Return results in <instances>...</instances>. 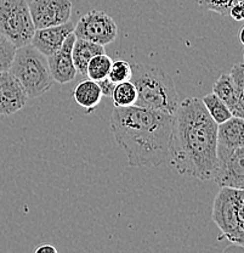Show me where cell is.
Returning <instances> with one entry per match:
<instances>
[{
	"label": "cell",
	"instance_id": "5bb4252c",
	"mask_svg": "<svg viewBox=\"0 0 244 253\" xmlns=\"http://www.w3.org/2000/svg\"><path fill=\"white\" fill-rule=\"evenodd\" d=\"M73 97L79 106L85 109L86 115H89L99 106L102 99V94L98 82L93 81V79H85L75 86L74 91H73Z\"/></svg>",
	"mask_w": 244,
	"mask_h": 253
},
{
	"label": "cell",
	"instance_id": "4fadbf2b",
	"mask_svg": "<svg viewBox=\"0 0 244 253\" xmlns=\"http://www.w3.org/2000/svg\"><path fill=\"white\" fill-rule=\"evenodd\" d=\"M244 122L241 117H231L226 122L217 125L216 145L224 146H244Z\"/></svg>",
	"mask_w": 244,
	"mask_h": 253
},
{
	"label": "cell",
	"instance_id": "5b68a950",
	"mask_svg": "<svg viewBox=\"0 0 244 253\" xmlns=\"http://www.w3.org/2000/svg\"><path fill=\"white\" fill-rule=\"evenodd\" d=\"M244 191L222 186L212 205L211 219L221 231L219 240L227 239L236 246H244Z\"/></svg>",
	"mask_w": 244,
	"mask_h": 253
},
{
	"label": "cell",
	"instance_id": "9c48e42d",
	"mask_svg": "<svg viewBox=\"0 0 244 253\" xmlns=\"http://www.w3.org/2000/svg\"><path fill=\"white\" fill-rule=\"evenodd\" d=\"M28 6L35 30L64 25L72 16L70 0H32Z\"/></svg>",
	"mask_w": 244,
	"mask_h": 253
},
{
	"label": "cell",
	"instance_id": "44dd1931",
	"mask_svg": "<svg viewBox=\"0 0 244 253\" xmlns=\"http://www.w3.org/2000/svg\"><path fill=\"white\" fill-rule=\"evenodd\" d=\"M232 81L233 89H235L236 97L238 102L244 105V65L243 62H237L232 66L231 72L228 73Z\"/></svg>",
	"mask_w": 244,
	"mask_h": 253
},
{
	"label": "cell",
	"instance_id": "277c9868",
	"mask_svg": "<svg viewBox=\"0 0 244 253\" xmlns=\"http://www.w3.org/2000/svg\"><path fill=\"white\" fill-rule=\"evenodd\" d=\"M10 72L22 84L28 99L41 96L54 84L48 65V57L36 50L32 44L17 47L10 66Z\"/></svg>",
	"mask_w": 244,
	"mask_h": 253
},
{
	"label": "cell",
	"instance_id": "7402d4cb",
	"mask_svg": "<svg viewBox=\"0 0 244 253\" xmlns=\"http://www.w3.org/2000/svg\"><path fill=\"white\" fill-rule=\"evenodd\" d=\"M107 77L115 84L130 81L131 65L128 61H125V60H118V61L112 62L111 70H109Z\"/></svg>",
	"mask_w": 244,
	"mask_h": 253
},
{
	"label": "cell",
	"instance_id": "83f0119b",
	"mask_svg": "<svg viewBox=\"0 0 244 253\" xmlns=\"http://www.w3.org/2000/svg\"><path fill=\"white\" fill-rule=\"evenodd\" d=\"M240 1H243V0H240Z\"/></svg>",
	"mask_w": 244,
	"mask_h": 253
},
{
	"label": "cell",
	"instance_id": "6da1fadb",
	"mask_svg": "<svg viewBox=\"0 0 244 253\" xmlns=\"http://www.w3.org/2000/svg\"><path fill=\"white\" fill-rule=\"evenodd\" d=\"M216 138L217 125L202 100L187 97L174 113L168 158L181 175L210 180L216 163Z\"/></svg>",
	"mask_w": 244,
	"mask_h": 253
},
{
	"label": "cell",
	"instance_id": "d6986e66",
	"mask_svg": "<svg viewBox=\"0 0 244 253\" xmlns=\"http://www.w3.org/2000/svg\"><path fill=\"white\" fill-rule=\"evenodd\" d=\"M112 66V59L104 54H99L96 56H94L90 60L86 66V73L85 76H88L89 79H93V81L99 82L101 79L106 78L108 76L109 70H111Z\"/></svg>",
	"mask_w": 244,
	"mask_h": 253
},
{
	"label": "cell",
	"instance_id": "603a6c76",
	"mask_svg": "<svg viewBox=\"0 0 244 253\" xmlns=\"http://www.w3.org/2000/svg\"><path fill=\"white\" fill-rule=\"evenodd\" d=\"M240 0H198L199 6L206 11H214L220 15H228L231 7Z\"/></svg>",
	"mask_w": 244,
	"mask_h": 253
},
{
	"label": "cell",
	"instance_id": "ba28073f",
	"mask_svg": "<svg viewBox=\"0 0 244 253\" xmlns=\"http://www.w3.org/2000/svg\"><path fill=\"white\" fill-rule=\"evenodd\" d=\"M73 33L77 38L85 39L105 46L114 42V39L117 38L118 27L113 18L106 12L100 10H90L88 14L80 17L77 25L74 26Z\"/></svg>",
	"mask_w": 244,
	"mask_h": 253
},
{
	"label": "cell",
	"instance_id": "ac0fdd59",
	"mask_svg": "<svg viewBox=\"0 0 244 253\" xmlns=\"http://www.w3.org/2000/svg\"><path fill=\"white\" fill-rule=\"evenodd\" d=\"M115 107H128L135 105L138 99V90L130 81L115 84L111 95Z\"/></svg>",
	"mask_w": 244,
	"mask_h": 253
},
{
	"label": "cell",
	"instance_id": "2e32d148",
	"mask_svg": "<svg viewBox=\"0 0 244 253\" xmlns=\"http://www.w3.org/2000/svg\"><path fill=\"white\" fill-rule=\"evenodd\" d=\"M105 47L100 44L93 43V42L85 41V39L77 38L75 37L74 44L72 47V59L77 72L85 75L86 66L94 56L99 54H104Z\"/></svg>",
	"mask_w": 244,
	"mask_h": 253
},
{
	"label": "cell",
	"instance_id": "9a60e30c",
	"mask_svg": "<svg viewBox=\"0 0 244 253\" xmlns=\"http://www.w3.org/2000/svg\"><path fill=\"white\" fill-rule=\"evenodd\" d=\"M212 93L216 95V96H219L227 105L233 117H244V105L240 104L237 97H236L235 89H233L230 75L222 73L217 78V81L212 85Z\"/></svg>",
	"mask_w": 244,
	"mask_h": 253
},
{
	"label": "cell",
	"instance_id": "8fae6325",
	"mask_svg": "<svg viewBox=\"0 0 244 253\" xmlns=\"http://www.w3.org/2000/svg\"><path fill=\"white\" fill-rule=\"evenodd\" d=\"M74 41V33H70L65 39L61 47L57 51H55L54 54L48 56V65L54 82H57L60 84H66L74 81L75 76L78 73L72 59V47Z\"/></svg>",
	"mask_w": 244,
	"mask_h": 253
},
{
	"label": "cell",
	"instance_id": "3957f363",
	"mask_svg": "<svg viewBox=\"0 0 244 253\" xmlns=\"http://www.w3.org/2000/svg\"><path fill=\"white\" fill-rule=\"evenodd\" d=\"M130 82L138 90L136 106L174 115L179 95L169 73L159 67L134 63Z\"/></svg>",
	"mask_w": 244,
	"mask_h": 253
},
{
	"label": "cell",
	"instance_id": "7a4b0ae2",
	"mask_svg": "<svg viewBox=\"0 0 244 253\" xmlns=\"http://www.w3.org/2000/svg\"><path fill=\"white\" fill-rule=\"evenodd\" d=\"M174 115L133 106L115 107L109 129L131 167H159L168 160Z\"/></svg>",
	"mask_w": 244,
	"mask_h": 253
},
{
	"label": "cell",
	"instance_id": "d4e9b609",
	"mask_svg": "<svg viewBox=\"0 0 244 253\" xmlns=\"http://www.w3.org/2000/svg\"><path fill=\"white\" fill-rule=\"evenodd\" d=\"M243 10H244L243 9V1H237L232 7H231L228 15H230L233 20L243 21V17H244Z\"/></svg>",
	"mask_w": 244,
	"mask_h": 253
},
{
	"label": "cell",
	"instance_id": "ffe728a7",
	"mask_svg": "<svg viewBox=\"0 0 244 253\" xmlns=\"http://www.w3.org/2000/svg\"><path fill=\"white\" fill-rule=\"evenodd\" d=\"M16 49L17 47L11 41L0 33V72L10 70V66L16 54Z\"/></svg>",
	"mask_w": 244,
	"mask_h": 253
},
{
	"label": "cell",
	"instance_id": "4316f807",
	"mask_svg": "<svg viewBox=\"0 0 244 253\" xmlns=\"http://www.w3.org/2000/svg\"><path fill=\"white\" fill-rule=\"evenodd\" d=\"M243 32H244V28H241V32H240V39H241V43L243 44Z\"/></svg>",
	"mask_w": 244,
	"mask_h": 253
},
{
	"label": "cell",
	"instance_id": "30bf717a",
	"mask_svg": "<svg viewBox=\"0 0 244 253\" xmlns=\"http://www.w3.org/2000/svg\"><path fill=\"white\" fill-rule=\"evenodd\" d=\"M28 95L10 71L0 72V115L11 116L26 106Z\"/></svg>",
	"mask_w": 244,
	"mask_h": 253
},
{
	"label": "cell",
	"instance_id": "8992f818",
	"mask_svg": "<svg viewBox=\"0 0 244 253\" xmlns=\"http://www.w3.org/2000/svg\"><path fill=\"white\" fill-rule=\"evenodd\" d=\"M35 32L26 0H0V33L16 47L31 44Z\"/></svg>",
	"mask_w": 244,
	"mask_h": 253
},
{
	"label": "cell",
	"instance_id": "52a82bcc",
	"mask_svg": "<svg viewBox=\"0 0 244 253\" xmlns=\"http://www.w3.org/2000/svg\"><path fill=\"white\" fill-rule=\"evenodd\" d=\"M212 179L220 188L244 189V146L216 145V163Z\"/></svg>",
	"mask_w": 244,
	"mask_h": 253
},
{
	"label": "cell",
	"instance_id": "7c38bea8",
	"mask_svg": "<svg viewBox=\"0 0 244 253\" xmlns=\"http://www.w3.org/2000/svg\"><path fill=\"white\" fill-rule=\"evenodd\" d=\"M73 31H74V25L70 21L64 23V25L39 28L34 32L31 44L48 57L61 47L65 39L70 33H73Z\"/></svg>",
	"mask_w": 244,
	"mask_h": 253
},
{
	"label": "cell",
	"instance_id": "484cf974",
	"mask_svg": "<svg viewBox=\"0 0 244 253\" xmlns=\"http://www.w3.org/2000/svg\"><path fill=\"white\" fill-rule=\"evenodd\" d=\"M57 249L51 244H43L35 249V253H56Z\"/></svg>",
	"mask_w": 244,
	"mask_h": 253
},
{
	"label": "cell",
	"instance_id": "cb8c5ba5",
	"mask_svg": "<svg viewBox=\"0 0 244 253\" xmlns=\"http://www.w3.org/2000/svg\"><path fill=\"white\" fill-rule=\"evenodd\" d=\"M98 84L100 86V90H101L102 96H111L112 93H113L115 83H113L108 77H106L99 81Z\"/></svg>",
	"mask_w": 244,
	"mask_h": 253
},
{
	"label": "cell",
	"instance_id": "e0dca14e",
	"mask_svg": "<svg viewBox=\"0 0 244 253\" xmlns=\"http://www.w3.org/2000/svg\"><path fill=\"white\" fill-rule=\"evenodd\" d=\"M202 102L216 125H221L232 117V113H231L227 105L214 93L207 94L202 100Z\"/></svg>",
	"mask_w": 244,
	"mask_h": 253
}]
</instances>
